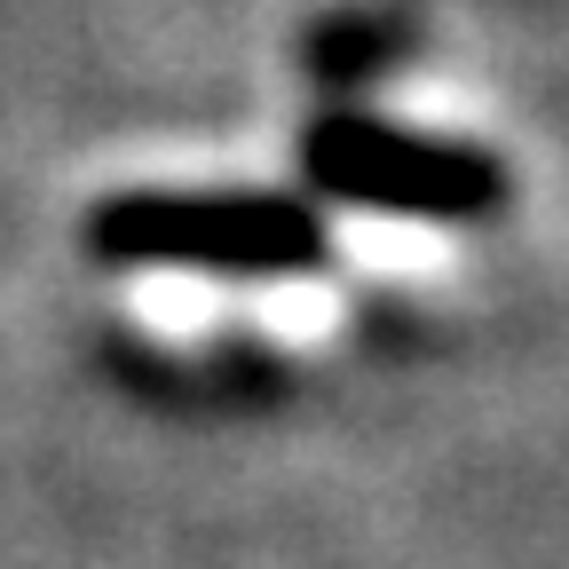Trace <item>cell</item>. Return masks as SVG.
Returning <instances> with one entry per match:
<instances>
[{
	"label": "cell",
	"mask_w": 569,
	"mask_h": 569,
	"mask_svg": "<svg viewBox=\"0 0 569 569\" xmlns=\"http://www.w3.org/2000/svg\"><path fill=\"white\" fill-rule=\"evenodd\" d=\"M127 309H134L142 332H159L174 348H198V340H213L230 293H222V277H206V269H142L127 284Z\"/></svg>",
	"instance_id": "6da1fadb"
},
{
	"label": "cell",
	"mask_w": 569,
	"mask_h": 569,
	"mask_svg": "<svg viewBox=\"0 0 569 569\" xmlns=\"http://www.w3.org/2000/svg\"><path fill=\"white\" fill-rule=\"evenodd\" d=\"M246 325H261L269 340L309 348V340H325L340 325V293H332L325 277H269V284L246 293Z\"/></svg>",
	"instance_id": "7a4b0ae2"
}]
</instances>
